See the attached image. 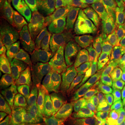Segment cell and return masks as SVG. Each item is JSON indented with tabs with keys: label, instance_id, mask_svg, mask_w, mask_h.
I'll list each match as a JSON object with an SVG mask.
<instances>
[{
	"label": "cell",
	"instance_id": "7402d4cb",
	"mask_svg": "<svg viewBox=\"0 0 125 125\" xmlns=\"http://www.w3.org/2000/svg\"><path fill=\"white\" fill-rule=\"evenodd\" d=\"M28 15L33 18L35 13L44 0H22Z\"/></svg>",
	"mask_w": 125,
	"mask_h": 125
},
{
	"label": "cell",
	"instance_id": "603a6c76",
	"mask_svg": "<svg viewBox=\"0 0 125 125\" xmlns=\"http://www.w3.org/2000/svg\"><path fill=\"white\" fill-rule=\"evenodd\" d=\"M21 125H49L44 122L38 120L30 117H27Z\"/></svg>",
	"mask_w": 125,
	"mask_h": 125
},
{
	"label": "cell",
	"instance_id": "6da1fadb",
	"mask_svg": "<svg viewBox=\"0 0 125 125\" xmlns=\"http://www.w3.org/2000/svg\"><path fill=\"white\" fill-rule=\"evenodd\" d=\"M0 65L1 79L13 99L39 76V69L35 61L11 42L2 45Z\"/></svg>",
	"mask_w": 125,
	"mask_h": 125
},
{
	"label": "cell",
	"instance_id": "484cf974",
	"mask_svg": "<svg viewBox=\"0 0 125 125\" xmlns=\"http://www.w3.org/2000/svg\"></svg>",
	"mask_w": 125,
	"mask_h": 125
},
{
	"label": "cell",
	"instance_id": "cb8c5ba5",
	"mask_svg": "<svg viewBox=\"0 0 125 125\" xmlns=\"http://www.w3.org/2000/svg\"><path fill=\"white\" fill-rule=\"evenodd\" d=\"M10 0H1V14L2 13L4 15L6 13V10L9 7V5L10 4Z\"/></svg>",
	"mask_w": 125,
	"mask_h": 125
},
{
	"label": "cell",
	"instance_id": "7a4b0ae2",
	"mask_svg": "<svg viewBox=\"0 0 125 125\" xmlns=\"http://www.w3.org/2000/svg\"><path fill=\"white\" fill-rule=\"evenodd\" d=\"M90 34L76 21L65 24L61 44L56 49V58L64 77H70L89 56Z\"/></svg>",
	"mask_w": 125,
	"mask_h": 125
},
{
	"label": "cell",
	"instance_id": "ba28073f",
	"mask_svg": "<svg viewBox=\"0 0 125 125\" xmlns=\"http://www.w3.org/2000/svg\"><path fill=\"white\" fill-rule=\"evenodd\" d=\"M27 54L35 61H41L47 53L55 49L48 36L34 23L27 21Z\"/></svg>",
	"mask_w": 125,
	"mask_h": 125
},
{
	"label": "cell",
	"instance_id": "9a60e30c",
	"mask_svg": "<svg viewBox=\"0 0 125 125\" xmlns=\"http://www.w3.org/2000/svg\"><path fill=\"white\" fill-rule=\"evenodd\" d=\"M97 125H125V92L120 93Z\"/></svg>",
	"mask_w": 125,
	"mask_h": 125
},
{
	"label": "cell",
	"instance_id": "8992f818",
	"mask_svg": "<svg viewBox=\"0 0 125 125\" xmlns=\"http://www.w3.org/2000/svg\"><path fill=\"white\" fill-rule=\"evenodd\" d=\"M122 92H125V65L121 67H106L100 80L99 93L107 110Z\"/></svg>",
	"mask_w": 125,
	"mask_h": 125
},
{
	"label": "cell",
	"instance_id": "4fadbf2b",
	"mask_svg": "<svg viewBox=\"0 0 125 125\" xmlns=\"http://www.w3.org/2000/svg\"><path fill=\"white\" fill-rule=\"evenodd\" d=\"M103 72L102 65L96 62L82 85L81 94L83 98L94 102H102L99 90Z\"/></svg>",
	"mask_w": 125,
	"mask_h": 125
},
{
	"label": "cell",
	"instance_id": "7c38bea8",
	"mask_svg": "<svg viewBox=\"0 0 125 125\" xmlns=\"http://www.w3.org/2000/svg\"><path fill=\"white\" fill-rule=\"evenodd\" d=\"M28 117L44 122L49 125H64L57 108L51 101L44 97L40 98Z\"/></svg>",
	"mask_w": 125,
	"mask_h": 125
},
{
	"label": "cell",
	"instance_id": "ac0fdd59",
	"mask_svg": "<svg viewBox=\"0 0 125 125\" xmlns=\"http://www.w3.org/2000/svg\"><path fill=\"white\" fill-rule=\"evenodd\" d=\"M13 97L10 90L6 86L4 81L0 80V108L1 110L5 108L11 106Z\"/></svg>",
	"mask_w": 125,
	"mask_h": 125
},
{
	"label": "cell",
	"instance_id": "52a82bcc",
	"mask_svg": "<svg viewBox=\"0 0 125 125\" xmlns=\"http://www.w3.org/2000/svg\"><path fill=\"white\" fill-rule=\"evenodd\" d=\"M27 20L15 0H10L4 14V29L9 38L27 53L26 32Z\"/></svg>",
	"mask_w": 125,
	"mask_h": 125
},
{
	"label": "cell",
	"instance_id": "277c9868",
	"mask_svg": "<svg viewBox=\"0 0 125 125\" xmlns=\"http://www.w3.org/2000/svg\"><path fill=\"white\" fill-rule=\"evenodd\" d=\"M74 18L87 32L94 33L110 22L111 0H74Z\"/></svg>",
	"mask_w": 125,
	"mask_h": 125
},
{
	"label": "cell",
	"instance_id": "e0dca14e",
	"mask_svg": "<svg viewBox=\"0 0 125 125\" xmlns=\"http://www.w3.org/2000/svg\"><path fill=\"white\" fill-rule=\"evenodd\" d=\"M49 1L52 7L65 24L76 21L74 0H49Z\"/></svg>",
	"mask_w": 125,
	"mask_h": 125
},
{
	"label": "cell",
	"instance_id": "ffe728a7",
	"mask_svg": "<svg viewBox=\"0 0 125 125\" xmlns=\"http://www.w3.org/2000/svg\"><path fill=\"white\" fill-rule=\"evenodd\" d=\"M0 125H20L13 111L11 109V106L1 110Z\"/></svg>",
	"mask_w": 125,
	"mask_h": 125
},
{
	"label": "cell",
	"instance_id": "30bf717a",
	"mask_svg": "<svg viewBox=\"0 0 125 125\" xmlns=\"http://www.w3.org/2000/svg\"><path fill=\"white\" fill-rule=\"evenodd\" d=\"M125 35V14L117 15L99 31L90 35L89 54L97 52L108 40Z\"/></svg>",
	"mask_w": 125,
	"mask_h": 125
},
{
	"label": "cell",
	"instance_id": "d4e9b609",
	"mask_svg": "<svg viewBox=\"0 0 125 125\" xmlns=\"http://www.w3.org/2000/svg\"><path fill=\"white\" fill-rule=\"evenodd\" d=\"M82 1H88V0H82Z\"/></svg>",
	"mask_w": 125,
	"mask_h": 125
},
{
	"label": "cell",
	"instance_id": "44dd1931",
	"mask_svg": "<svg viewBox=\"0 0 125 125\" xmlns=\"http://www.w3.org/2000/svg\"><path fill=\"white\" fill-rule=\"evenodd\" d=\"M122 14H125V0H111V17Z\"/></svg>",
	"mask_w": 125,
	"mask_h": 125
},
{
	"label": "cell",
	"instance_id": "8fae6325",
	"mask_svg": "<svg viewBox=\"0 0 125 125\" xmlns=\"http://www.w3.org/2000/svg\"><path fill=\"white\" fill-rule=\"evenodd\" d=\"M40 84L33 83L23 90L14 99L13 111L20 125L29 116V114L35 107L40 99Z\"/></svg>",
	"mask_w": 125,
	"mask_h": 125
},
{
	"label": "cell",
	"instance_id": "2e32d148",
	"mask_svg": "<svg viewBox=\"0 0 125 125\" xmlns=\"http://www.w3.org/2000/svg\"><path fill=\"white\" fill-rule=\"evenodd\" d=\"M61 20L54 9H52L47 18L40 25L42 29L49 33L54 43L58 45L61 44L63 36V26Z\"/></svg>",
	"mask_w": 125,
	"mask_h": 125
},
{
	"label": "cell",
	"instance_id": "5b68a950",
	"mask_svg": "<svg viewBox=\"0 0 125 125\" xmlns=\"http://www.w3.org/2000/svg\"><path fill=\"white\" fill-rule=\"evenodd\" d=\"M61 108L64 125H95L107 111L103 102L84 98L70 99Z\"/></svg>",
	"mask_w": 125,
	"mask_h": 125
},
{
	"label": "cell",
	"instance_id": "5bb4252c",
	"mask_svg": "<svg viewBox=\"0 0 125 125\" xmlns=\"http://www.w3.org/2000/svg\"><path fill=\"white\" fill-rule=\"evenodd\" d=\"M96 63L93 54L88 56L83 62L78 67L70 79V99L80 98L81 94V88L84 81L88 75L89 72Z\"/></svg>",
	"mask_w": 125,
	"mask_h": 125
},
{
	"label": "cell",
	"instance_id": "9c48e42d",
	"mask_svg": "<svg viewBox=\"0 0 125 125\" xmlns=\"http://www.w3.org/2000/svg\"><path fill=\"white\" fill-rule=\"evenodd\" d=\"M99 64L106 67H121L125 65V35L108 40L96 54Z\"/></svg>",
	"mask_w": 125,
	"mask_h": 125
},
{
	"label": "cell",
	"instance_id": "3957f363",
	"mask_svg": "<svg viewBox=\"0 0 125 125\" xmlns=\"http://www.w3.org/2000/svg\"><path fill=\"white\" fill-rule=\"evenodd\" d=\"M40 85L52 102L62 107L70 99V88L58 64L54 49L50 50L38 65Z\"/></svg>",
	"mask_w": 125,
	"mask_h": 125
},
{
	"label": "cell",
	"instance_id": "d6986e66",
	"mask_svg": "<svg viewBox=\"0 0 125 125\" xmlns=\"http://www.w3.org/2000/svg\"><path fill=\"white\" fill-rule=\"evenodd\" d=\"M52 9V7L47 0H44L35 13L34 17L33 18V20H35V22L40 26L47 18Z\"/></svg>",
	"mask_w": 125,
	"mask_h": 125
}]
</instances>
